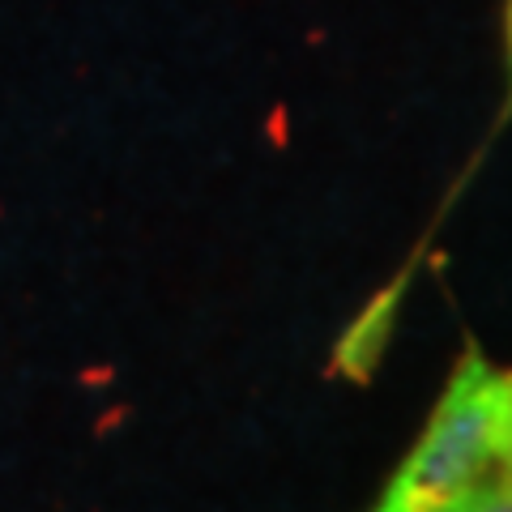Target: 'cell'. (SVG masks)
I'll use <instances>...</instances> for the list:
<instances>
[{
  "label": "cell",
  "instance_id": "obj_3",
  "mask_svg": "<svg viewBox=\"0 0 512 512\" xmlns=\"http://www.w3.org/2000/svg\"><path fill=\"white\" fill-rule=\"evenodd\" d=\"M495 461L504 466V478H512V376H504V410H500V444Z\"/></svg>",
  "mask_w": 512,
  "mask_h": 512
},
{
  "label": "cell",
  "instance_id": "obj_4",
  "mask_svg": "<svg viewBox=\"0 0 512 512\" xmlns=\"http://www.w3.org/2000/svg\"><path fill=\"white\" fill-rule=\"evenodd\" d=\"M508 73H512V0H508Z\"/></svg>",
  "mask_w": 512,
  "mask_h": 512
},
{
  "label": "cell",
  "instance_id": "obj_2",
  "mask_svg": "<svg viewBox=\"0 0 512 512\" xmlns=\"http://www.w3.org/2000/svg\"><path fill=\"white\" fill-rule=\"evenodd\" d=\"M453 512H512V478H495V483H478Z\"/></svg>",
  "mask_w": 512,
  "mask_h": 512
},
{
  "label": "cell",
  "instance_id": "obj_1",
  "mask_svg": "<svg viewBox=\"0 0 512 512\" xmlns=\"http://www.w3.org/2000/svg\"><path fill=\"white\" fill-rule=\"evenodd\" d=\"M500 410L504 376L478 346H466L427 431L397 466L372 512H453L491 470L500 444Z\"/></svg>",
  "mask_w": 512,
  "mask_h": 512
}]
</instances>
